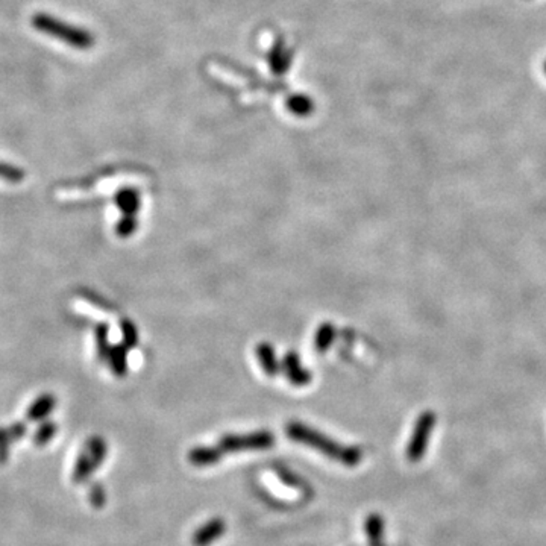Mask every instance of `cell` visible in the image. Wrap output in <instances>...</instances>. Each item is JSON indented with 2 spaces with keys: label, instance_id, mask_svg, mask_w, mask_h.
<instances>
[{
  "label": "cell",
  "instance_id": "obj_6",
  "mask_svg": "<svg viewBox=\"0 0 546 546\" xmlns=\"http://www.w3.org/2000/svg\"><path fill=\"white\" fill-rule=\"evenodd\" d=\"M225 531H226V523L224 519L220 518L211 519L205 525H202V527L195 533L193 540L191 542H193L195 546H210L212 542L220 539L222 535L225 534Z\"/></svg>",
  "mask_w": 546,
  "mask_h": 546
},
{
  "label": "cell",
  "instance_id": "obj_1",
  "mask_svg": "<svg viewBox=\"0 0 546 546\" xmlns=\"http://www.w3.org/2000/svg\"><path fill=\"white\" fill-rule=\"evenodd\" d=\"M286 432L290 440L315 448L316 451L327 455V457L332 459L334 461L345 464L348 468L358 466L363 460V452L360 448L346 447V444L337 443L336 440L327 437L325 434H322L320 431L313 430L305 423L289 422Z\"/></svg>",
  "mask_w": 546,
  "mask_h": 546
},
{
  "label": "cell",
  "instance_id": "obj_2",
  "mask_svg": "<svg viewBox=\"0 0 546 546\" xmlns=\"http://www.w3.org/2000/svg\"><path fill=\"white\" fill-rule=\"evenodd\" d=\"M32 26L49 37H54L59 42L68 46L76 47L79 50L90 49L95 44V37L87 29H80L78 26L68 25L64 20H59L54 16L44 13H38L30 20Z\"/></svg>",
  "mask_w": 546,
  "mask_h": 546
},
{
  "label": "cell",
  "instance_id": "obj_17",
  "mask_svg": "<svg viewBox=\"0 0 546 546\" xmlns=\"http://www.w3.org/2000/svg\"><path fill=\"white\" fill-rule=\"evenodd\" d=\"M138 228L135 216H123L116 225V236L120 238H128L134 234Z\"/></svg>",
  "mask_w": 546,
  "mask_h": 546
},
{
  "label": "cell",
  "instance_id": "obj_9",
  "mask_svg": "<svg viewBox=\"0 0 546 546\" xmlns=\"http://www.w3.org/2000/svg\"><path fill=\"white\" fill-rule=\"evenodd\" d=\"M257 357L262 370H265L270 378L278 375L281 370V364L277 360V353L272 345H269V343H260L257 346Z\"/></svg>",
  "mask_w": 546,
  "mask_h": 546
},
{
  "label": "cell",
  "instance_id": "obj_4",
  "mask_svg": "<svg viewBox=\"0 0 546 546\" xmlns=\"http://www.w3.org/2000/svg\"><path fill=\"white\" fill-rule=\"evenodd\" d=\"M434 427H436V414L432 411H423L414 423L411 439L407 444V459L411 463H418L427 452Z\"/></svg>",
  "mask_w": 546,
  "mask_h": 546
},
{
  "label": "cell",
  "instance_id": "obj_7",
  "mask_svg": "<svg viewBox=\"0 0 546 546\" xmlns=\"http://www.w3.org/2000/svg\"><path fill=\"white\" fill-rule=\"evenodd\" d=\"M222 457H224V452L219 447H198L188 452V461L198 468L217 464Z\"/></svg>",
  "mask_w": 546,
  "mask_h": 546
},
{
  "label": "cell",
  "instance_id": "obj_19",
  "mask_svg": "<svg viewBox=\"0 0 546 546\" xmlns=\"http://www.w3.org/2000/svg\"><path fill=\"white\" fill-rule=\"evenodd\" d=\"M54 430H55L54 423H44L43 427H42V430L38 431V439H40V440H46V439H49L50 436H52Z\"/></svg>",
  "mask_w": 546,
  "mask_h": 546
},
{
  "label": "cell",
  "instance_id": "obj_13",
  "mask_svg": "<svg viewBox=\"0 0 546 546\" xmlns=\"http://www.w3.org/2000/svg\"><path fill=\"white\" fill-rule=\"evenodd\" d=\"M95 341H96V349H97V356L100 360H107L108 352H109V328L107 323L100 322L95 327Z\"/></svg>",
  "mask_w": 546,
  "mask_h": 546
},
{
  "label": "cell",
  "instance_id": "obj_10",
  "mask_svg": "<svg viewBox=\"0 0 546 546\" xmlns=\"http://www.w3.org/2000/svg\"><path fill=\"white\" fill-rule=\"evenodd\" d=\"M109 368L113 370L117 378H123L128 372V348L120 343V345H113L109 348L107 357Z\"/></svg>",
  "mask_w": 546,
  "mask_h": 546
},
{
  "label": "cell",
  "instance_id": "obj_15",
  "mask_svg": "<svg viewBox=\"0 0 546 546\" xmlns=\"http://www.w3.org/2000/svg\"><path fill=\"white\" fill-rule=\"evenodd\" d=\"M26 178L25 171L13 164L0 163V179L6 181L8 184H20Z\"/></svg>",
  "mask_w": 546,
  "mask_h": 546
},
{
  "label": "cell",
  "instance_id": "obj_20",
  "mask_svg": "<svg viewBox=\"0 0 546 546\" xmlns=\"http://www.w3.org/2000/svg\"><path fill=\"white\" fill-rule=\"evenodd\" d=\"M543 72H545V75H546V61H545V64H543Z\"/></svg>",
  "mask_w": 546,
  "mask_h": 546
},
{
  "label": "cell",
  "instance_id": "obj_16",
  "mask_svg": "<svg viewBox=\"0 0 546 546\" xmlns=\"http://www.w3.org/2000/svg\"><path fill=\"white\" fill-rule=\"evenodd\" d=\"M120 332H121V339H123V345L131 349L135 348L138 345V332L135 325L131 320L123 319L120 322Z\"/></svg>",
  "mask_w": 546,
  "mask_h": 546
},
{
  "label": "cell",
  "instance_id": "obj_5",
  "mask_svg": "<svg viewBox=\"0 0 546 546\" xmlns=\"http://www.w3.org/2000/svg\"><path fill=\"white\" fill-rule=\"evenodd\" d=\"M282 370H284L289 382H291L293 386L296 387L307 386V384H310L313 380L311 372L307 368L302 366L301 358L295 351H290L286 353L284 360H282Z\"/></svg>",
  "mask_w": 546,
  "mask_h": 546
},
{
  "label": "cell",
  "instance_id": "obj_11",
  "mask_svg": "<svg viewBox=\"0 0 546 546\" xmlns=\"http://www.w3.org/2000/svg\"><path fill=\"white\" fill-rule=\"evenodd\" d=\"M55 406H56V399L54 394L44 393L30 404V407L28 408V418L30 420L43 419L47 416V414H50V411L55 408Z\"/></svg>",
  "mask_w": 546,
  "mask_h": 546
},
{
  "label": "cell",
  "instance_id": "obj_18",
  "mask_svg": "<svg viewBox=\"0 0 546 546\" xmlns=\"http://www.w3.org/2000/svg\"><path fill=\"white\" fill-rule=\"evenodd\" d=\"M278 477L281 478L282 483H286V484L289 485V487L298 489V490H305V489H307L305 481H302V478H299L298 475H295L293 472H290V471L286 469V468H279V469H278Z\"/></svg>",
  "mask_w": 546,
  "mask_h": 546
},
{
  "label": "cell",
  "instance_id": "obj_8",
  "mask_svg": "<svg viewBox=\"0 0 546 546\" xmlns=\"http://www.w3.org/2000/svg\"><path fill=\"white\" fill-rule=\"evenodd\" d=\"M117 208L123 216H135L141 207V199L135 188H121L114 198Z\"/></svg>",
  "mask_w": 546,
  "mask_h": 546
},
{
  "label": "cell",
  "instance_id": "obj_14",
  "mask_svg": "<svg viewBox=\"0 0 546 546\" xmlns=\"http://www.w3.org/2000/svg\"><path fill=\"white\" fill-rule=\"evenodd\" d=\"M366 531L372 546H381L384 534V519L380 514H370L366 521Z\"/></svg>",
  "mask_w": 546,
  "mask_h": 546
},
{
  "label": "cell",
  "instance_id": "obj_12",
  "mask_svg": "<svg viewBox=\"0 0 546 546\" xmlns=\"http://www.w3.org/2000/svg\"><path fill=\"white\" fill-rule=\"evenodd\" d=\"M334 339H336V328L332 323H322L315 334V349L319 353H325L332 346Z\"/></svg>",
  "mask_w": 546,
  "mask_h": 546
},
{
  "label": "cell",
  "instance_id": "obj_3",
  "mask_svg": "<svg viewBox=\"0 0 546 546\" xmlns=\"http://www.w3.org/2000/svg\"><path fill=\"white\" fill-rule=\"evenodd\" d=\"M275 444V436L270 431H255L249 434H228L222 437L217 447L222 452L265 451Z\"/></svg>",
  "mask_w": 546,
  "mask_h": 546
}]
</instances>
